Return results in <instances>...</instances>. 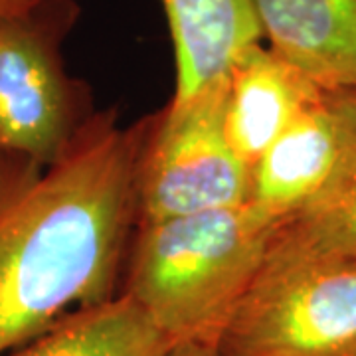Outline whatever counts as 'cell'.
Here are the masks:
<instances>
[{
	"label": "cell",
	"mask_w": 356,
	"mask_h": 356,
	"mask_svg": "<svg viewBox=\"0 0 356 356\" xmlns=\"http://www.w3.org/2000/svg\"><path fill=\"white\" fill-rule=\"evenodd\" d=\"M147 129L95 111L56 165L0 172V356L119 295Z\"/></svg>",
	"instance_id": "obj_1"
},
{
	"label": "cell",
	"mask_w": 356,
	"mask_h": 356,
	"mask_svg": "<svg viewBox=\"0 0 356 356\" xmlns=\"http://www.w3.org/2000/svg\"><path fill=\"white\" fill-rule=\"evenodd\" d=\"M273 234L248 204L139 222L119 293L135 301L172 346H216L266 264Z\"/></svg>",
	"instance_id": "obj_2"
},
{
	"label": "cell",
	"mask_w": 356,
	"mask_h": 356,
	"mask_svg": "<svg viewBox=\"0 0 356 356\" xmlns=\"http://www.w3.org/2000/svg\"><path fill=\"white\" fill-rule=\"evenodd\" d=\"M77 16V0H58L0 18V161L46 170L95 113L86 83L65 67Z\"/></svg>",
	"instance_id": "obj_3"
},
{
	"label": "cell",
	"mask_w": 356,
	"mask_h": 356,
	"mask_svg": "<svg viewBox=\"0 0 356 356\" xmlns=\"http://www.w3.org/2000/svg\"><path fill=\"white\" fill-rule=\"evenodd\" d=\"M216 350L220 356H356V261L266 257Z\"/></svg>",
	"instance_id": "obj_4"
},
{
	"label": "cell",
	"mask_w": 356,
	"mask_h": 356,
	"mask_svg": "<svg viewBox=\"0 0 356 356\" xmlns=\"http://www.w3.org/2000/svg\"><path fill=\"white\" fill-rule=\"evenodd\" d=\"M228 79L149 115L139 163V222L248 204L252 168L226 133Z\"/></svg>",
	"instance_id": "obj_5"
},
{
	"label": "cell",
	"mask_w": 356,
	"mask_h": 356,
	"mask_svg": "<svg viewBox=\"0 0 356 356\" xmlns=\"http://www.w3.org/2000/svg\"><path fill=\"white\" fill-rule=\"evenodd\" d=\"M339 153L341 115L327 91L255 163L248 206L271 228H281L325 186Z\"/></svg>",
	"instance_id": "obj_6"
},
{
	"label": "cell",
	"mask_w": 356,
	"mask_h": 356,
	"mask_svg": "<svg viewBox=\"0 0 356 356\" xmlns=\"http://www.w3.org/2000/svg\"><path fill=\"white\" fill-rule=\"evenodd\" d=\"M327 91L264 42L248 46L228 76L226 133L245 165H254L283 131Z\"/></svg>",
	"instance_id": "obj_7"
},
{
	"label": "cell",
	"mask_w": 356,
	"mask_h": 356,
	"mask_svg": "<svg viewBox=\"0 0 356 356\" xmlns=\"http://www.w3.org/2000/svg\"><path fill=\"white\" fill-rule=\"evenodd\" d=\"M261 36L325 91H356V0H252Z\"/></svg>",
	"instance_id": "obj_8"
},
{
	"label": "cell",
	"mask_w": 356,
	"mask_h": 356,
	"mask_svg": "<svg viewBox=\"0 0 356 356\" xmlns=\"http://www.w3.org/2000/svg\"><path fill=\"white\" fill-rule=\"evenodd\" d=\"M175 50V91L186 99L226 81L236 58L264 42L252 0H161Z\"/></svg>",
	"instance_id": "obj_9"
},
{
	"label": "cell",
	"mask_w": 356,
	"mask_h": 356,
	"mask_svg": "<svg viewBox=\"0 0 356 356\" xmlns=\"http://www.w3.org/2000/svg\"><path fill=\"white\" fill-rule=\"evenodd\" d=\"M341 153L331 177L301 212L275 229L267 257L356 261V91H332Z\"/></svg>",
	"instance_id": "obj_10"
},
{
	"label": "cell",
	"mask_w": 356,
	"mask_h": 356,
	"mask_svg": "<svg viewBox=\"0 0 356 356\" xmlns=\"http://www.w3.org/2000/svg\"><path fill=\"white\" fill-rule=\"evenodd\" d=\"M172 343L127 295L67 313L4 356H168Z\"/></svg>",
	"instance_id": "obj_11"
},
{
	"label": "cell",
	"mask_w": 356,
	"mask_h": 356,
	"mask_svg": "<svg viewBox=\"0 0 356 356\" xmlns=\"http://www.w3.org/2000/svg\"><path fill=\"white\" fill-rule=\"evenodd\" d=\"M58 0H0V18H14L34 13Z\"/></svg>",
	"instance_id": "obj_12"
},
{
	"label": "cell",
	"mask_w": 356,
	"mask_h": 356,
	"mask_svg": "<svg viewBox=\"0 0 356 356\" xmlns=\"http://www.w3.org/2000/svg\"><path fill=\"white\" fill-rule=\"evenodd\" d=\"M168 356H220L216 346L202 343H180L172 346Z\"/></svg>",
	"instance_id": "obj_13"
}]
</instances>
